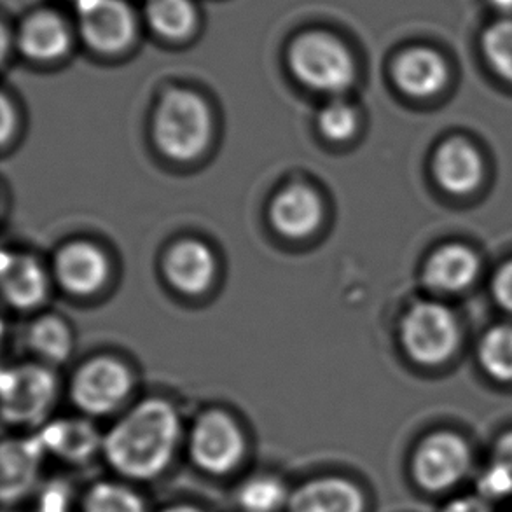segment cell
<instances>
[{
  "label": "cell",
  "mask_w": 512,
  "mask_h": 512,
  "mask_svg": "<svg viewBox=\"0 0 512 512\" xmlns=\"http://www.w3.org/2000/svg\"><path fill=\"white\" fill-rule=\"evenodd\" d=\"M161 512H205L198 509V507L193 506H172L167 507V509H163Z\"/></svg>",
  "instance_id": "obj_35"
},
{
  "label": "cell",
  "mask_w": 512,
  "mask_h": 512,
  "mask_svg": "<svg viewBox=\"0 0 512 512\" xmlns=\"http://www.w3.org/2000/svg\"><path fill=\"white\" fill-rule=\"evenodd\" d=\"M2 289L7 303L16 310H34L48 298V273L35 257L6 252L2 256Z\"/></svg>",
  "instance_id": "obj_14"
},
{
  "label": "cell",
  "mask_w": 512,
  "mask_h": 512,
  "mask_svg": "<svg viewBox=\"0 0 512 512\" xmlns=\"http://www.w3.org/2000/svg\"><path fill=\"white\" fill-rule=\"evenodd\" d=\"M189 457L201 471L222 476L235 471L245 455V437L238 423L219 409L207 411L189 434Z\"/></svg>",
  "instance_id": "obj_5"
},
{
  "label": "cell",
  "mask_w": 512,
  "mask_h": 512,
  "mask_svg": "<svg viewBox=\"0 0 512 512\" xmlns=\"http://www.w3.org/2000/svg\"><path fill=\"white\" fill-rule=\"evenodd\" d=\"M492 460L500 467H504L512 478V432H507L506 436L500 437L499 443L493 450Z\"/></svg>",
  "instance_id": "obj_32"
},
{
  "label": "cell",
  "mask_w": 512,
  "mask_h": 512,
  "mask_svg": "<svg viewBox=\"0 0 512 512\" xmlns=\"http://www.w3.org/2000/svg\"><path fill=\"white\" fill-rule=\"evenodd\" d=\"M441 512H492L490 502L476 495H465V497H457L450 500Z\"/></svg>",
  "instance_id": "obj_31"
},
{
  "label": "cell",
  "mask_w": 512,
  "mask_h": 512,
  "mask_svg": "<svg viewBox=\"0 0 512 512\" xmlns=\"http://www.w3.org/2000/svg\"><path fill=\"white\" fill-rule=\"evenodd\" d=\"M289 512H366L359 486L345 478L312 479L291 493Z\"/></svg>",
  "instance_id": "obj_12"
},
{
  "label": "cell",
  "mask_w": 512,
  "mask_h": 512,
  "mask_svg": "<svg viewBox=\"0 0 512 512\" xmlns=\"http://www.w3.org/2000/svg\"><path fill=\"white\" fill-rule=\"evenodd\" d=\"M291 493L282 479L275 476H254L238 490V504L245 512H278L289 506Z\"/></svg>",
  "instance_id": "obj_23"
},
{
  "label": "cell",
  "mask_w": 512,
  "mask_h": 512,
  "mask_svg": "<svg viewBox=\"0 0 512 512\" xmlns=\"http://www.w3.org/2000/svg\"><path fill=\"white\" fill-rule=\"evenodd\" d=\"M18 44L34 60H56L70 48V30L58 14L35 13L21 25Z\"/></svg>",
  "instance_id": "obj_20"
},
{
  "label": "cell",
  "mask_w": 512,
  "mask_h": 512,
  "mask_svg": "<svg viewBox=\"0 0 512 512\" xmlns=\"http://www.w3.org/2000/svg\"><path fill=\"white\" fill-rule=\"evenodd\" d=\"M483 51L492 69L512 83V18H500L486 28Z\"/></svg>",
  "instance_id": "obj_26"
},
{
  "label": "cell",
  "mask_w": 512,
  "mask_h": 512,
  "mask_svg": "<svg viewBox=\"0 0 512 512\" xmlns=\"http://www.w3.org/2000/svg\"><path fill=\"white\" fill-rule=\"evenodd\" d=\"M39 512H69V493L60 485H51L44 490L39 500Z\"/></svg>",
  "instance_id": "obj_29"
},
{
  "label": "cell",
  "mask_w": 512,
  "mask_h": 512,
  "mask_svg": "<svg viewBox=\"0 0 512 512\" xmlns=\"http://www.w3.org/2000/svg\"><path fill=\"white\" fill-rule=\"evenodd\" d=\"M212 137L207 102L189 90L168 91L154 116V140L163 154L177 161L196 160Z\"/></svg>",
  "instance_id": "obj_2"
},
{
  "label": "cell",
  "mask_w": 512,
  "mask_h": 512,
  "mask_svg": "<svg viewBox=\"0 0 512 512\" xmlns=\"http://www.w3.org/2000/svg\"><path fill=\"white\" fill-rule=\"evenodd\" d=\"M146 13L151 27L168 39L186 37L196 21L191 0H147Z\"/></svg>",
  "instance_id": "obj_22"
},
{
  "label": "cell",
  "mask_w": 512,
  "mask_h": 512,
  "mask_svg": "<svg viewBox=\"0 0 512 512\" xmlns=\"http://www.w3.org/2000/svg\"><path fill=\"white\" fill-rule=\"evenodd\" d=\"M493 292L500 305L512 312V261L500 268L493 280Z\"/></svg>",
  "instance_id": "obj_30"
},
{
  "label": "cell",
  "mask_w": 512,
  "mask_h": 512,
  "mask_svg": "<svg viewBox=\"0 0 512 512\" xmlns=\"http://www.w3.org/2000/svg\"><path fill=\"white\" fill-rule=\"evenodd\" d=\"M324 207L312 187L292 184L280 191L270 205V221L280 235L301 240L319 229Z\"/></svg>",
  "instance_id": "obj_11"
},
{
  "label": "cell",
  "mask_w": 512,
  "mask_h": 512,
  "mask_svg": "<svg viewBox=\"0 0 512 512\" xmlns=\"http://www.w3.org/2000/svg\"><path fill=\"white\" fill-rule=\"evenodd\" d=\"M478 257L462 245H446L425 266V284L437 292H460L478 277Z\"/></svg>",
  "instance_id": "obj_19"
},
{
  "label": "cell",
  "mask_w": 512,
  "mask_h": 512,
  "mask_svg": "<svg viewBox=\"0 0 512 512\" xmlns=\"http://www.w3.org/2000/svg\"><path fill=\"white\" fill-rule=\"evenodd\" d=\"M478 495L488 502L512 497V478L504 467L495 464L486 465L478 476Z\"/></svg>",
  "instance_id": "obj_28"
},
{
  "label": "cell",
  "mask_w": 512,
  "mask_h": 512,
  "mask_svg": "<svg viewBox=\"0 0 512 512\" xmlns=\"http://www.w3.org/2000/svg\"><path fill=\"white\" fill-rule=\"evenodd\" d=\"M479 357L495 380L512 381V326L493 327L481 341Z\"/></svg>",
  "instance_id": "obj_25"
},
{
  "label": "cell",
  "mask_w": 512,
  "mask_h": 512,
  "mask_svg": "<svg viewBox=\"0 0 512 512\" xmlns=\"http://www.w3.org/2000/svg\"><path fill=\"white\" fill-rule=\"evenodd\" d=\"M55 271L65 291L90 296L104 287L111 266L104 250L98 249L95 243L72 242L58 252Z\"/></svg>",
  "instance_id": "obj_10"
},
{
  "label": "cell",
  "mask_w": 512,
  "mask_h": 512,
  "mask_svg": "<svg viewBox=\"0 0 512 512\" xmlns=\"http://www.w3.org/2000/svg\"><path fill=\"white\" fill-rule=\"evenodd\" d=\"M56 401V380L42 366H20L2 374L4 420L11 425L42 422Z\"/></svg>",
  "instance_id": "obj_7"
},
{
  "label": "cell",
  "mask_w": 512,
  "mask_h": 512,
  "mask_svg": "<svg viewBox=\"0 0 512 512\" xmlns=\"http://www.w3.org/2000/svg\"><path fill=\"white\" fill-rule=\"evenodd\" d=\"M182 436L179 413L163 399H147L123 416L104 437V455L130 479L158 478L167 471Z\"/></svg>",
  "instance_id": "obj_1"
},
{
  "label": "cell",
  "mask_w": 512,
  "mask_h": 512,
  "mask_svg": "<svg viewBox=\"0 0 512 512\" xmlns=\"http://www.w3.org/2000/svg\"><path fill=\"white\" fill-rule=\"evenodd\" d=\"M394 79L409 97H434L448 81V67L436 51L411 48L394 63Z\"/></svg>",
  "instance_id": "obj_16"
},
{
  "label": "cell",
  "mask_w": 512,
  "mask_h": 512,
  "mask_svg": "<svg viewBox=\"0 0 512 512\" xmlns=\"http://www.w3.org/2000/svg\"><path fill=\"white\" fill-rule=\"evenodd\" d=\"M37 437L41 439L46 453L72 464L86 462L97 453L98 448H104V439H100L97 429L84 420L49 423Z\"/></svg>",
  "instance_id": "obj_18"
},
{
  "label": "cell",
  "mask_w": 512,
  "mask_h": 512,
  "mask_svg": "<svg viewBox=\"0 0 512 512\" xmlns=\"http://www.w3.org/2000/svg\"><path fill=\"white\" fill-rule=\"evenodd\" d=\"M483 172V160L467 140H450L439 147L434 173L448 193H472L483 179Z\"/></svg>",
  "instance_id": "obj_17"
},
{
  "label": "cell",
  "mask_w": 512,
  "mask_h": 512,
  "mask_svg": "<svg viewBox=\"0 0 512 512\" xmlns=\"http://www.w3.org/2000/svg\"><path fill=\"white\" fill-rule=\"evenodd\" d=\"M289 63L298 81L331 95L348 90L355 77L350 51L340 39L326 32L301 35L292 44Z\"/></svg>",
  "instance_id": "obj_3"
},
{
  "label": "cell",
  "mask_w": 512,
  "mask_h": 512,
  "mask_svg": "<svg viewBox=\"0 0 512 512\" xmlns=\"http://www.w3.org/2000/svg\"><path fill=\"white\" fill-rule=\"evenodd\" d=\"M165 273L177 291L196 296L214 282V254L198 240L175 243L165 259Z\"/></svg>",
  "instance_id": "obj_15"
},
{
  "label": "cell",
  "mask_w": 512,
  "mask_h": 512,
  "mask_svg": "<svg viewBox=\"0 0 512 512\" xmlns=\"http://www.w3.org/2000/svg\"><path fill=\"white\" fill-rule=\"evenodd\" d=\"M132 387V374L125 364L100 357L77 371L72 381V399L86 415H111L126 401Z\"/></svg>",
  "instance_id": "obj_8"
},
{
  "label": "cell",
  "mask_w": 512,
  "mask_h": 512,
  "mask_svg": "<svg viewBox=\"0 0 512 512\" xmlns=\"http://www.w3.org/2000/svg\"><path fill=\"white\" fill-rule=\"evenodd\" d=\"M488 2H490V6H492L497 13L502 14L504 18H511L512 0H488Z\"/></svg>",
  "instance_id": "obj_33"
},
{
  "label": "cell",
  "mask_w": 512,
  "mask_h": 512,
  "mask_svg": "<svg viewBox=\"0 0 512 512\" xmlns=\"http://www.w3.org/2000/svg\"><path fill=\"white\" fill-rule=\"evenodd\" d=\"M13 118V114L9 111V102H7V98H4V114H2V139L4 140H7V135L13 130V128L9 126V121Z\"/></svg>",
  "instance_id": "obj_34"
},
{
  "label": "cell",
  "mask_w": 512,
  "mask_h": 512,
  "mask_svg": "<svg viewBox=\"0 0 512 512\" xmlns=\"http://www.w3.org/2000/svg\"><path fill=\"white\" fill-rule=\"evenodd\" d=\"M402 343L409 357L425 366L450 359L460 343V326L450 308L420 303L402 320Z\"/></svg>",
  "instance_id": "obj_4"
},
{
  "label": "cell",
  "mask_w": 512,
  "mask_h": 512,
  "mask_svg": "<svg viewBox=\"0 0 512 512\" xmlns=\"http://www.w3.org/2000/svg\"><path fill=\"white\" fill-rule=\"evenodd\" d=\"M44 455L46 450L37 436L4 443L0 493L6 504L18 502L27 493L32 492V488L39 479Z\"/></svg>",
  "instance_id": "obj_13"
},
{
  "label": "cell",
  "mask_w": 512,
  "mask_h": 512,
  "mask_svg": "<svg viewBox=\"0 0 512 512\" xmlns=\"http://www.w3.org/2000/svg\"><path fill=\"white\" fill-rule=\"evenodd\" d=\"M472 455L462 437L437 432L425 437L413 455V476L427 492H446L469 474Z\"/></svg>",
  "instance_id": "obj_6"
},
{
  "label": "cell",
  "mask_w": 512,
  "mask_h": 512,
  "mask_svg": "<svg viewBox=\"0 0 512 512\" xmlns=\"http://www.w3.org/2000/svg\"><path fill=\"white\" fill-rule=\"evenodd\" d=\"M84 512H147L139 493L121 483L102 481L91 486L83 504Z\"/></svg>",
  "instance_id": "obj_24"
},
{
  "label": "cell",
  "mask_w": 512,
  "mask_h": 512,
  "mask_svg": "<svg viewBox=\"0 0 512 512\" xmlns=\"http://www.w3.org/2000/svg\"><path fill=\"white\" fill-rule=\"evenodd\" d=\"M35 512H39V511H35Z\"/></svg>",
  "instance_id": "obj_36"
},
{
  "label": "cell",
  "mask_w": 512,
  "mask_h": 512,
  "mask_svg": "<svg viewBox=\"0 0 512 512\" xmlns=\"http://www.w3.org/2000/svg\"><path fill=\"white\" fill-rule=\"evenodd\" d=\"M359 116L352 105L336 98L320 111L319 130L327 140L345 142L357 132Z\"/></svg>",
  "instance_id": "obj_27"
},
{
  "label": "cell",
  "mask_w": 512,
  "mask_h": 512,
  "mask_svg": "<svg viewBox=\"0 0 512 512\" xmlns=\"http://www.w3.org/2000/svg\"><path fill=\"white\" fill-rule=\"evenodd\" d=\"M79 25L91 48L105 55L119 53L135 37V18L123 0H74Z\"/></svg>",
  "instance_id": "obj_9"
},
{
  "label": "cell",
  "mask_w": 512,
  "mask_h": 512,
  "mask_svg": "<svg viewBox=\"0 0 512 512\" xmlns=\"http://www.w3.org/2000/svg\"><path fill=\"white\" fill-rule=\"evenodd\" d=\"M28 345L48 364H62L72 352V336L65 322L56 317L35 320L28 331Z\"/></svg>",
  "instance_id": "obj_21"
}]
</instances>
